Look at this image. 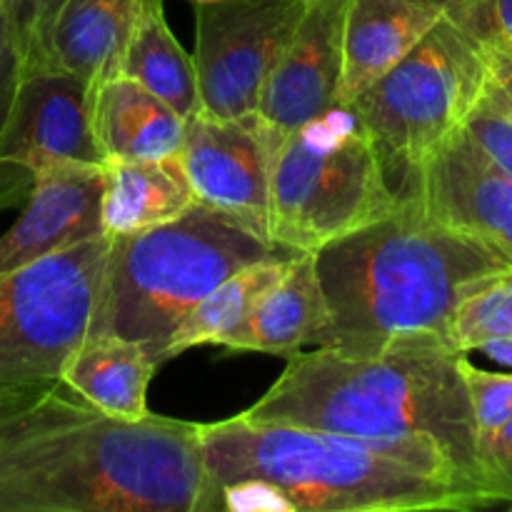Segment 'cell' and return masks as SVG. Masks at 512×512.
<instances>
[{
	"label": "cell",
	"instance_id": "obj_1",
	"mask_svg": "<svg viewBox=\"0 0 512 512\" xmlns=\"http://www.w3.org/2000/svg\"><path fill=\"white\" fill-rule=\"evenodd\" d=\"M200 423L103 413L60 380L0 388V512H198Z\"/></svg>",
	"mask_w": 512,
	"mask_h": 512
},
{
	"label": "cell",
	"instance_id": "obj_2",
	"mask_svg": "<svg viewBox=\"0 0 512 512\" xmlns=\"http://www.w3.org/2000/svg\"><path fill=\"white\" fill-rule=\"evenodd\" d=\"M463 355L433 338L373 355L298 350L268 393L240 415L388 445L428 473L473 490L490 508L505 500L480 455L460 375Z\"/></svg>",
	"mask_w": 512,
	"mask_h": 512
},
{
	"label": "cell",
	"instance_id": "obj_3",
	"mask_svg": "<svg viewBox=\"0 0 512 512\" xmlns=\"http://www.w3.org/2000/svg\"><path fill=\"white\" fill-rule=\"evenodd\" d=\"M313 255L328 303V323L313 348L350 355H373L405 340L448 343L465 295L508 270L415 200H400L393 213Z\"/></svg>",
	"mask_w": 512,
	"mask_h": 512
},
{
	"label": "cell",
	"instance_id": "obj_4",
	"mask_svg": "<svg viewBox=\"0 0 512 512\" xmlns=\"http://www.w3.org/2000/svg\"><path fill=\"white\" fill-rule=\"evenodd\" d=\"M205 488L198 512H213L220 488L270 485L285 512H405L488 508L473 490L438 478L388 445L278 420L233 415L200 425Z\"/></svg>",
	"mask_w": 512,
	"mask_h": 512
},
{
	"label": "cell",
	"instance_id": "obj_5",
	"mask_svg": "<svg viewBox=\"0 0 512 512\" xmlns=\"http://www.w3.org/2000/svg\"><path fill=\"white\" fill-rule=\"evenodd\" d=\"M283 255L295 253L200 203L170 223L110 235L90 335L140 343L163 365L170 333L205 295L245 265Z\"/></svg>",
	"mask_w": 512,
	"mask_h": 512
},
{
	"label": "cell",
	"instance_id": "obj_6",
	"mask_svg": "<svg viewBox=\"0 0 512 512\" xmlns=\"http://www.w3.org/2000/svg\"><path fill=\"white\" fill-rule=\"evenodd\" d=\"M353 105L335 103L285 135L270 165V240L315 253L398 208Z\"/></svg>",
	"mask_w": 512,
	"mask_h": 512
},
{
	"label": "cell",
	"instance_id": "obj_7",
	"mask_svg": "<svg viewBox=\"0 0 512 512\" xmlns=\"http://www.w3.org/2000/svg\"><path fill=\"white\" fill-rule=\"evenodd\" d=\"M485 48L450 18L353 100L390 190L405 200L423 160L460 130L483 100Z\"/></svg>",
	"mask_w": 512,
	"mask_h": 512
},
{
	"label": "cell",
	"instance_id": "obj_8",
	"mask_svg": "<svg viewBox=\"0 0 512 512\" xmlns=\"http://www.w3.org/2000/svg\"><path fill=\"white\" fill-rule=\"evenodd\" d=\"M110 235L0 273V388L58 380L93 328Z\"/></svg>",
	"mask_w": 512,
	"mask_h": 512
},
{
	"label": "cell",
	"instance_id": "obj_9",
	"mask_svg": "<svg viewBox=\"0 0 512 512\" xmlns=\"http://www.w3.org/2000/svg\"><path fill=\"white\" fill-rule=\"evenodd\" d=\"M308 0L195 3V80L200 113L238 120L258 110L268 75Z\"/></svg>",
	"mask_w": 512,
	"mask_h": 512
},
{
	"label": "cell",
	"instance_id": "obj_10",
	"mask_svg": "<svg viewBox=\"0 0 512 512\" xmlns=\"http://www.w3.org/2000/svg\"><path fill=\"white\" fill-rule=\"evenodd\" d=\"M60 160L105 163L90 125L88 83L55 68L23 73L0 125V210L23 205Z\"/></svg>",
	"mask_w": 512,
	"mask_h": 512
},
{
	"label": "cell",
	"instance_id": "obj_11",
	"mask_svg": "<svg viewBox=\"0 0 512 512\" xmlns=\"http://www.w3.org/2000/svg\"><path fill=\"white\" fill-rule=\"evenodd\" d=\"M275 148L278 138L255 113L238 120L198 113L185 120L178 160L195 203L230 215L270 240V165Z\"/></svg>",
	"mask_w": 512,
	"mask_h": 512
},
{
	"label": "cell",
	"instance_id": "obj_12",
	"mask_svg": "<svg viewBox=\"0 0 512 512\" xmlns=\"http://www.w3.org/2000/svg\"><path fill=\"white\" fill-rule=\"evenodd\" d=\"M405 200L512 268V175L465 128L423 160Z\"/></svg>",
	"mask_w": 512,
	"mask_h": 512
},
{
	"label": "cell",
	"instance_id": "obj_13",
	"mask_svg": "<svg viewBox=\"0 0 512 512\" xmlns=\"http://www.w3.org/2000/svg\"><path fill=\"white\" fill-rule=\"evenodd\" d=\"M350 0H308L275 60L255 115L280 140L338 103L343 28Z\"/></svg>",
	"mask_w": 512,
	"mask_h": 512
},
{
	"label": "cell",
	"instance_id": "obj_14",
	"mask_svg": "<svg viewBox=\"0 0 512 512\" xmlns=\"http://www.w3.org/2000/svg\"><path fill=\"white\" fill-rule=\"evenodd\" d=\"M103 188V163L60 160L45 170L20 218L0 235V273L105 235Z\"/></svg>",
	"mask_w": 512,
	"mask_h": 512
},
{
	"label": "cell",
	"instance_id": "obj_15",
	"mask_svg": "<svg viewBox=\"0 0 512 512\" xmlns=\"http://www.w3.org/2000/svg\"><path fill=\"white\" fill-rule=\"evenodd\" d=\"M440 18L443 8L435 0H350L338 103H353L400 63Z\"/></svg>",
	"mask_w": 512,
	"mask_h": 512
},
{
	"label": "cell",
	"instance_id": "obj_16",
	"mask_svg": "<svg viewBox=\"0 0 512 512\" xmlns=\"http://www.w3.org/2000/svg\"><path fill=\"white\" fill-rule=\"evenodd\" d=\"M328 323V303L313 253H298L278 280L255 300L243 323L223 340L235 353L293 355L318 343Z\"/></svg>",
	"mask_w": 512,
	"mask_h": 512
},
{
	"label": "cell",
	"instance_id": "obj_17",
	"mask_svg": "<svg viewBox=\"0 0 512 512\" xmlns=\"http://www.w3.org/2000/svg\"><path fill=\"white\" fill-rule=\"evenodd\" d=\"M90 125L105 160L173 158L185 135V118L120 73L90 90Z\"/></svg>",
	"mask_w": 512,
	"mask_h": 512
},
{
	"label": "cell",
	"instance_id": "obj_18",
	"mask_svg": "<svg viewBox=\"0 0 512 512\" xmlns=\"http://www.w3.org/2000/svg\"><path fill=\"white\" fill-rule=\"evenodd\" d=\"M160 363L140 343L115 335H88L63 363L58 380L103 413L140 420L148 410V385Z\"/></svg>",
	"mask_w": 512,
	"mask_h": 512
},
{
	"label": "cell",
	"instance_id": "obj_19",
	"mask_svg": "<svg viewBox=\"0 0 512 512\" xmlns=\"http://www.w3.org/2000/svg\"><path fill=\"white\" fill-rule=\"evenodd\" d=\"M145 0H65L50 35L48 68L78 75L93 90L118 75L125 40Z\"/></svg>",
	"mask_w": 512,
	"mask_h": 512
},
{
	"label": "cell",
	"instance_id": "obj_20",
	"mask_svg": "<svg viewBox=\"0 0 512 512\" xmlns=\"http://www.w3.org/2000/svg\"><path fill=\"white\" fill-rule=\"evenodd\" d=\"M103 233L130 235L180 218L195 195L178 155L163 160H105Z\"/></svg>",
	"mask_w": 512,
	"mask_h": 512
},
{
	"label": "cell",
	"instance_id": "obj_21",
	"mask_svg": "<svg viewBox=\"0 0 512 512\" xmlns=\"http://www.w3.org/2000/svg\"><path fill=\"white\" fill-rule=\"evenodd\" d=\"M120 75L135 80L163 100L180 118H193L200 110L198 80L190 53L170 30L163 0H145L120 55Z\"/></svg>",
	"mask_w": 512,
	"mask_h": 512
},
{
	"label": "cell",
	"instance_id": "obj_22",
	"mask_svg": "<svg viewBox=\"0 0 512 512\" xmlns=\"http://www.w3.org/2000/svg\"><path fill=\"white\" fill-rule=\"evenodd\" d=\"M298 255V253H295ZM293 255L283 258H265L258 263H250L225 278L213 293L205 295L170 333L168 343L163 348V360L175 358L195 345L215 343L223 345V340L243 323L245 315L255 305V300L283 275Z\"/></svg>",
	"mask_w": 512,
	"mask_h": 512
},
{
	"label": "cell",
	"instance_id": "obj_23",
	"mask_svg": "<svg viewBox=\"0 0 512 512\" xmlns=\"http://www.w3.org/2000/svg\"><path fill=\"white\" fill-rule=\"evenodd\" d=\"M512 335V268L480 280L455 310L448 343L475 353L483 343Z\"/></svg>",
	"mask_w": 512,
	"mask_h": 512
},
{
	"label": "cell",
	"instance_id": "obj_24",
	"mask_svg": "<svg viewBox=\"0 0 512 512\" xmlns=\"http://www.w3.org/2000/svg\"><path fill=\"white\" fill-rule=\"evenodd\" d=\"M460 375H463L465 390H468L480 455L488 465L490 445L512 418V373H490V370L473 365L468 355H463L460 358Z\"/></svg>",
	"mask_w": 512,
	"mask_h": 512
},
{
	"label": "cell",
	"instance_id": "obj_25",
	"mask_svg": "<svg viewBox=\"0 0 512 512\" xmlns=\"http://www.w3.org/2000/svg\"><path fill=\"white\" fill-rule=\"evenodd\" d=\"M63 3L65 0H3L5 20L23 73L48 68L50 35Z\"/></svg>",
	"mask_w": 512,
	"mask_h": 512
},
{
	"label": "cell",
	"instance_id": "obj_26",
	"mask_svg": "<svg viewBox=\"0 0 512 512\" xmlns=\"http://www.w3.org/2000/svg\"><path fill=\"white\" fill-rule=\"evenodd\" d=\"M483 48L512 45V0H435Z\"/></svg>",
	"mask_w": 512,
	"mask_h": 512
},
{
	"label": "cell",
	"instance_id": "obj_27",
	"mask_svg": "<svg viewBox=\"0 0 512 512\" xmlns=\"http://www.w3.org/2000/svg\"><path fill=\"white\" fill-rule=\"evenodd\" d=\"M465 133L505 170L512 175V120L480 100L465 120Z\"/></svg>",
	"mask_w": 512,
	"mask_h": 512
},
{
	"label": "cell",
	"instance_id": "obj_28",
	"mask_svg": "<svg viewBox=\"0 0 512 512\" xmlns=\"http://www.w3.org/2000/svg\"><path fill=\"white\" fill-rule=\"evenodd\" d=\"M485 58H488V80H485L483 100L512 120V45L485 48Z\"/></svg>",
	"mask_w": 512,
	"mask_h": 512
},
{
	"label": "cell",
	"instance_id": "obj_29",
	"mask_svg": "<svg viewBox=\"0 0 512 512\" xmlns=\"http://www.w3.org/2000/svg\"><path fill=\"white\" fill-rule=\"evenodd\" d=\"M20 73H23V70H20L18 50H15L8 20H5L3 5H0V125H3L5 113H8V105L10 100H13Z\"/></svg>",
	"mask_w": 512,
	"mask_h": 512
},
{
	"label": "cell",
	"instance_id": "obj_30",
	"mask_svg": "<svg viewBox=\"0 0 512 512\" xmlns=\"http://www.w3.org/2000/svg\"><path fill=\"white\" fill-rule=\"evenodd\" d=\"M488 468L495 485L503 493L505 503H512V418L508 420L498 438L493 440L488 450Z\"/></svg>",
	"mask_w": 512,
	"mask_h": 512
},
{
	"label": "cell",
	"instance_id": "obj_31",
	"mask_svg": "<svg viewBox=\"0 0 512 512\" xmlns=\"http://www.w3.org/2000/svg\"><path fill=\"white\" fill-rule=\"evenodd\" d=\"M478 350L488 355L490 360H495V363L505 365V368L512 370V335H508V338L488 340V343L480 345Z\"/></svg>",
	"mask_w": 512,
	"mask_h": 512
},
{
	"label": "cell",
	"instance_id": "obj_32",
	"mask_svg": "<svg viewBox=\"0 0 512 512\" xmlns=\"http://www.w3.org/2000/svg\"><path fill=\"white\" fill-rule=\"evenodd\" d=\"M193 3H218V0H193Z\"/></svg>",
	"mask_w": 512,
	"mask_h": 512
},
{
	"label": "cell",
	"instance_id": "obj_33",
	"mask_svg": "<svg viewBox=\"0 0 512 512\" xmlns=\"http://www.w3.org/2000/svg\"><path fill=\"white\" fill-rule=\"evenodd\" d=\"M0 5H3V0H0Z\"/></svg>",
	"mask_w": 512,
	"mask_h": 512
}]
</instances>
